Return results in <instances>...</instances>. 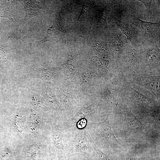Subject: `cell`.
I'll return each instance as SVG.
<instances>
[{"instance_id": "1", "label": "cell", "mask_w": 160, "mask_h": 160, "mask_svg": "<svg viewBox=\"0 0 160 160\" xmlns=\"http://www.w3.org/2000/svg\"><path fill=\"white\" fill-rule=\"evenodd\" d=\"M100 134L104 141L109 145L113 147H118L122 145L115 136L112 129L111 124L108 117L103 121L91 124Z\"/></svg>"}, {"instance_id": "2", "label": "cell", "mask_w": 160, "mask_h": 160, "mask_svg": "<svg viewBox=\"0 0 160 160\" xmlns=\"http://www.w3.org/2000/svg\"><path fill=\"white\" fill-rule=\"evenodd\" d=\"M87 131L86 130L84 132L83 135H79L77 136L75 143L76 151L77 152L90 154L91 153L92 147L90 144V142L87 135Z\"/></svg>"}, {"instance_id": "3", "label": "cell", "mask_w": 160, "mask_h": 160, "mask_svg": "<svg viewBox=\"0 0 160 160\" xmlns=\"http://www.w3.org/2000/svg\"><path fill=\"white\" fill-rule=\"evenodd\" d=\"M133 23L141 30L149 33L152 35L157 34L160 31V24L145 21L136 17Z\"/></svg>"}, {"instance_id": "4", "label": "cell", "mask_w": 160, "mask_h": 160, "mask_svg": "<svg viewBox=\"0 0 160 160\" xmlns=\"http://www.w3.org/2000/svg\"><path fill=\"white\" fill-rule=\"evenodd\" d=\"M125 121L127 127L131 130L140 131L145 127L144 125L133 115L131 111H128L126 113Z\"/></svg>"}, {"instance_id": "5", "label": "cell", "mask_w": 160, "mask_h": 160, "mask_svg": "<svg viewBox=\"0 0 160 160\" xmlns=\"http://www.w3.org/2000/svg\"><path fill=\"white\" fill-rule=\"evenodd\" d=\"M115 22L117 28L121 30L122 33L126 36L127 39L132 43L134 39V35L132 31L120 21L115 20Z\"/></svg>"}, {"instance_id": "6", "label": "cell", "mask_w": 160, "mask_h": 160, "mask_svg": "<svg viewBox=\"0 0 160 160\" xmlns=\"http://www.w3.org/2000/svg\"><path fill=\"white\" fill-rule=\"evenodd\" d=\"M121 35L117 33L114 35L112 41V45L114 50L118 53L122 51L123 44Z\"/></svg>"}, {"instance_id": "7", "label": "cell", "mask_w": 160, "mask_h": 160, "mask_svg": "<svg viewBox=\"0 0 160 160\" xmlns=\"http://www.w3.org/2000/svg\"><path fill=\"white\" fill-rule=\"evenodd\" d=\"M89 139L91 145H92V148L97 152L100 160H112L109 157L103 153L96 146L92 140L91 137H89Z\"/></svg>"}, {"instance_id": "8", "label": "cell", "mask_w": 160, "mask_h": 160, "mask_svg": "<svg viewBox=\"0 0 160 160\" xmlns=\"http://www.w3.org/2000/svg\"><path fill=\"white\" fill-rule=\"evenodd\" d=\"M12 10L8 8L4 9L0 5V17H8L13 21Z\"/></svg>"}, {"instance_id": "9", "label": "cell", "mask_w": 160, "mask_h": 160, "mask_svg": "<svg viewBox=\"0 0 160 160\" xmlns=\"http://www.w3.org/2000/svg\"><path fill=\"white\" fill-rule=\"evenodd\" d=\"M157 52L155 49L149 50L146 55V60L147 62H152L156 60L157 58Z\"/></svg>"}, {"instance_id": "10", "label": "cell", "mask_w": 160, "mask_h": 160, "mask_svg": "<svg viewBox=\"0 0 160 160\" xmlns=\"http://www.w3.org/2000/svg\"><path fill=\"white\" fill-rule=\"evenodd\" d=\"M96 49L101 53H106L108 52L107 48L105 44L102 41H98L94 44Z\"/></svg>"}, {"instance_id": "11", "label": "cell", "mask_w": 160, "mask_h": 160, "mask_svg": "<svg viewBox=\"0 0 160 160\" xmlns=\"http://www.w3.org/2000/svg\"><path fill=\"white\" fill-rule=\"evenodd\" d=\"M127 56L129 60L132 63H135L136 60L135 52L132 48L130 45L127 50Z\"/></svg>"}, {"instance_id": "12", "label": "cell", "mask_w": 160, "mask_h": 160, "mask_svg": "<svg viewBox=\"0 0 160 160\" xmlns=\"http://www.w3.org/2000/svg\"><path fill=\"white\" fill-rule=\"evenodd\" d=\"M89 7V5L88 3H87L84 4L83 11L78 20V21L77 22V23L76 24V25L80 23L83 20H84V18L86 15V14L88 9Z\"/></svg>"}, {"instance_id": "13", "label": "cell", "mask_w": 160, "mask_h": 160, "mask_svg": "<svg viewBox=\"0 0 160 160\" xmlns=\"http://www.w3.org/2000/svg\"><path fill=\"white\" fill-rule=\"evenodd\" d=\"M135 159L134 148L133 147H131L128 149L126 160H135Z\"/></svg>"}, {"instance_id": "14", "label": "cell", "mask_w": 160, "mask_h": 160, "mask_svg": "<svg viewBox=\"0 0 160 160\" xmlns=\"http://www.w3.org/2000/svg\"><path fill=\"white\" fill-rule=\"evenodd\" d=\"M6 54L5 46L4 44L0 46V63L4 62L6 59Z\"/></svg>"}, {"instance_id": "15", "label": "cell", "mask_w": 160, "mask_h": 160, "mask_svg": "<svg viewBox=\"0 0 160 160\" xmlns=\"http://www.w3.org/2000/svg\"><path fill=\"white\" fill-rule=\"evenodd\" d=\"M139 1L143 3L145 6L148 13L149 15L151 14V7L152 1L140 0Z\"/></svg>"}]
</instances>
